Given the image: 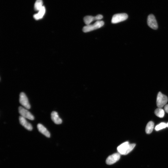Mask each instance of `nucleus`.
I'll return each instance as SVG.
<instances>
[{
  "mask_svg": "<svg viewBox=\"0 0 168 168\" xmlns=\"http://www.w3.org/2000/svg\"><path fill=\"white\" fill-rule=\"evenodd\" d=\"M135 146V143L130 144L128 142H126L119 145L117 148V150L120 154L126 155L132 150Z\"/></svg>",
  "mask_w": 168,
  "mask_h": 168,
  "instance_id": "nucleus-1",
  "label": "nucleus"
},
{
  "mask_svg": "<svg viewBox=\"0 0 168 168\" xmlns=\"http://www.w3.org/2000/svg\"><path fill=\"white\" fill-rule=\"evenodd\" d=\"M104 24L103 21H98L93 25H86L83 28V31L84 33H87L102 27Z\"/></svg>",
  "mask_w": 168,
  "mask_h": 168,
  "instance_id": "nucleus-2",
  "label": "nucleus"
},
{
  "mask_svg": "<svg viewBox=\"0 0 168 168\" xmlns=\"http://www.w3.org/2000/svg\"><path fill=\"white\" fill-rule=\"evenodd\" d=\"M167 101L168 98L167 96L159 92L157 99V105L158 108H162L165 106Z\"/></svg>",
  "mask_w": 168,
  "mask_h": 168,
  "instance_id": "nucleus-3",
  "label": "nucleus"
},
{
  "mask_svg": "<svg viewBox=\"0 0 168 168\" xmlns=\"http://www.w3.org/2000/svg\"><path fill=\"white\" fill-rule=\"evenodd\" d=\"M128 18V15L125 13L115 14L113 16L111 23L115 24L126 20Z\"/></svg>",
  "mask_w": 168,
  "mask_h": 168,
  "instance_id": "nucleus-4",
  "label": "nucleus"
},
{
  "mask_svg": "<svg viewBox=\"0 0 168 168\" xmlns=\"http://www.w3.org/2000/svg\"><path fill=\"white\" fill-rule=\"evenodd\" d=\"M19 113L21 116L25 118H27L31 120H33L34 117L30 112L22 107H18Z\"/></svg>",
  "mask_w": 168,
  "mask_h": 168,
  "instance_id": "nucleus-5",
  "label": "nucleus"
},
{
  "mask_svg": "<svg viewBox=\"0 0 168 168\" xmlns=\"http://www.w3.org/2000/svg\"><path fill=\"white\" fill-rule=\"evenodd\" d=\"M19 102L21 104L27 109H29L31 106L29 100L25 93L22 92L19 95Z\"/></svg>",
  "mask_w": 168,
  "mask_h": 168,
  "instance_id": "nucleus-6",
  "label": "nucleus"
},
{
  "mask_svg": "<svg viewBox=\"0 0 168 168\" xmlns=\"http://www.w3.org/2000/svg\"><path fill=\"white\" fill-rule=\"evenodd\" d=\"M148 25L151 29L156 30L158 28V24L154 16L150 14L148 17L147 19Z\"/></svg>",
  "mask_w": 168,
  "mask_h": 168,
  "instance_id": "nucleus-7",
  "label": "nucleus"
},
{
  "mask_svg": "<svg viewBox=\"0 0 168 168\" xmlns=\"http://www.w3.org/2000/svg\"><path fill=\"white\" fill-rule=\"evenodd\" d=\"M121 157V154L119 153H116L108 157L106 161V163L108 165H112L119 160Z\"/></svg>",
  "mask_w": 168,
  "mask_h": 168,
  "instance_id": "nucleus-8",
  "label": "nucleus"
},
{
  "mask_svg": "<svg viewBox=\"0 0 168 168\" xmlns=\"http://www.w3.org/2000/svg\"><path fill=\"white\" fill-rule=\"evenodd\" d=\"M19 121L20 124L26 129L29 131L32 130V126L30 123L27 121L25 118L20 116L19 117Z\"/></svg>",
  "mask_w": 168,
  "mask_h": 168,
  "instance_id": "nucleus-9",
  "label": "nucleus"
},
{
  "mask_svg": "<svg viewBox=\"0 0 168 168\" xmlns=\"http://www.w3.org/2000/svg\"><path fill=\"white\" fill-rule=\"evenodd\" d=\"M51 118L54 123L56 124H61L62 122L61 119L59 117L57 112L53 111L51 114Z\"/></svg>",
  "mask_w": 168,
  "mask_h": 168,
  "instance_id": "nucleus-10",
  "label": "nucleus"
},
{
  "mask_svg": "<svg viewBox=\"0 0 168 168\" xmlns=\"http://www.w3.org/2000/svg\"><path fill=\"white\" fill-rule=\"evenodd\" d=\"M38 129L40 132L44 135L47 138L50 137V133L46 128L41 124H38L37 125Z\"/></svg>",
  "mask_w": 168,
  "mask_h": 168,
  "instance_id": "nucleus-11",
  "label": "nucleus"
},
{
  "mask_svg": "<svg viewBox=\"0 0 168 168\" xmlns=\"http://www.w3.org/2000/svg\"><path fill=\"white\" fill-rule=\"evenodd\" d=\"M39 11L38 14H35L33 16L34 19L36 20H38L43 18L46 12L45 7L43 6L40 10Z\"/></svg>",
  "mask_w": 168,
  "mask_h": 168,
  "instance_id": "nucleus-12",
  "label": "nucleus"
},
{
  "mask_svg": "<svg viewBox=\"0 0 168 168\" xmlns=\"http://www.w3.org/2000/svg\"><path fill=\"white\" fill-rule=\"evenodd\" d=\"M154 127V123L153 122L150 121L148 123L145 131L147 134H150L153 131Z\"/></svg>",
  "mask_w": 168,
  "mask_h": 168,
  "instance_id": "nucleus-13",
  "label": "nucleus"
},
{
  "mask_svg": "<svg viewBox=\"0 0 168 168\" xmlns=\"http://www.w3.org/2000/svg\"><path fill=\"white\" fill-rule=\"evenodd\" d=\"M84 22L87 25H90V24L94 21L97 20L96 17L91 16H87L83 18Z\"/></svg>",
  "mask_w": 168,
  "mask_h": 168,
  "instance_id": "nucleus-14",
  "label": "nucleus"
},
{
  "mask_svg": "<svg viewBox=\"0 0 168 168\" xmlns=\"http://www.w3.org/2000/svg\"><path fill=\"white\" fill-rule=\"evenodd\" d=\"M155 114L157 117L160 118H162L165 115V111L161 109L158 108L156 109L155 111Z\"/></svg>",
  "mask_w": 168,
  "mask_h": 168,
  "instance_id": "nucleus-15",
  "label": "nucleus"
},
{
  "mask_svg": "<svg viewBox=\"0 0 168 168\" xmlns=\"http://www.w3.org/2000/svg\"><path fill=\"white\" fill-rule=\"evenodd\" d=\"M42 0H37L34 5V9L36 11H39L43 7Z\"/></svg>",
  "mask_w": 168,
  "mask_h": 168,
  "instance_id": "nucleus-16",
  "label": "nucleus"
},
{
  "mask_svg": "<svg viewBox=\"0 0 168 168\" xmlns=\"http://www.w3.org/2000/svg\"><path fill=\"white\" fill-rule=\"evenodd\" d=\"M167 127V124L165 123H161L156 126L155 130L156 131L161 130Z\"/></svg>",
  "mask_w": 168,
  "mask_h": 168,
  "instance_id": "nucleus-17",
  "label": "nucleus"
},
{
  "mask_svg": "<svg viewBox=\"0 0 168 168\" xmlns=\"http://www.w3.org/2000/svg\"><path fill=\"white\" fill-rule=\"evenodd\" d=\"M165 110L166 113H168V104L166 105L165 106Z\"/></svg>",
  "mask_w": 168,
  "mask_h": 168,
  "instance_id": "nucleus-18",
  "label": "nucleus"
},
{
  "mask_svg": "<svg viewBox=\"0 0 168 168\" xmlns=\"http://www.w3.org/2000/svg\"><path fill=\"white\" fill-rule=\"evenodd\" d=\"M167 127L168 128V123H167Z\"/></svg>",
  "mask_w": 168,
  "mask_h": 168,
  "instance_id": "nucleus-19",
  "label": "nucleus"
}]
</instances>
